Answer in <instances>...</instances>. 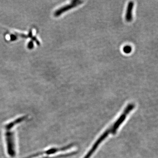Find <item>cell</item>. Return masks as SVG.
Instances as JSON below:
<instances>
[{"label": "cell", "instance_id": "cell-1", "mask_svg": "<svg viewBox=\"0 0 158 158\" xmlns=\"http://www.w3.org/2000/svg\"><path fill=\"white\" fill-rule=\"evenodd\" d=\"M135 108V105L134 104H129L126 107L124 111L122 112L120 116L118 117L117 120H115L113 124H112L106 131L104 132L103 134L99 137V138L96 140L94 144L91 148L89 150V152L86 154L85 156L83 158H90L93 154L95 152L98 147L101 144V143L103 142L104 139L107 137L109 135L115 134L120 128L121 125L124 122L128 115L131 113Z\"/></svg>", "mask_w": 158, "mask_h": 158}, {"label": "cell", "instance_id": "cell-2", "mask_svg": "<svg viewBox=\"0 0 158 158\" xmlns=\"http://www.w3.org/2000/svg\"><path fill=\"white\" fill-rule=\"evenodd\" d=\"M28 118L27 115L17 118L15 120L11 121L6 124L5 126V137L6 144L7 152L10 157H14L16 155V147L15 143V136L12 128L20 123L26 120Z\"/></svg>", "mask_w": 158, "mask_h": 158}, {"label": "cell", "instance_id": "cell-3", "mask_svg": "<svg viewBox=\"0 0 158 158\" xmlns=\"http://www.w3.org/2000/svg\"><path fill=\"white\" fill-rule=\"evenodd\" d=\"M73 146V144H69V146H66L64 147L63 148H50V149L42 151L41 152H39V153H37L34 154L32 155L28 156V157L25 158H34V157H36L38 156H42V155H51L52 154H54L56 153L61 152V151L68 150V149L72 148Z\"/></svg>", "mask_w": 158, "mask_h": 158}, {"label": "cell", "instance_id": "cell-4", "mask_svg": "<svg viewBox=\"0 0 158 158\" xmlns=\"http://www.w3.org/2000/svg\"><path fill=\"white\" fill-rule=\"evenodd\" d=\"M83 1H73L71 3L69 4V5H66L62 7L61 8L57 10L55 13V16L56 17L59 16L60 15H62L63 13L65 12L72 9L79 5H81L83 3Z\"/></svg>", "mask_w": 158, "mask_h": 158}, {"label": "cell", "instance_id": "cell-5", "mask_svg": "<svg viewBox=\"0 0 158 158\" xmlns=\"http://www.w3.org/2000/svg\"><path fill=\"white\" fill-rule=\"evenodd\" d=\"M134 6V2L133 1H130L128 3V5H127L125 15V19L127 22H131L132 20L133 19L132 12H133Z\"/></svg>", "mask_w": 158, "mask_h": 158}, {"label": "cell", "instance_id": "cell-6", "mask_svg": "<svg viewBox=\"0 0 158 158\" xmlns=\"http://www.w3.org/2000/svg\"><path fill=\"white\" fill-rule=\"evenodd\" d=\"M124 52L126 54H129L131 52L132 48L131 46L129 45L126 46L124 47Z\"/></svg>", "mask_w": 158, "mask_h": 158}]
</instances>
